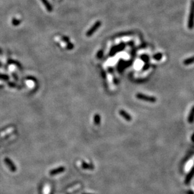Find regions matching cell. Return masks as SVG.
Segmentation results:
<instances>
[{
  "instance_id": "6da1fadb",
  "label": "cell",
  "mask_w": 194,
  "mask_h": 194,
  "mask_svg": "<svg viewBox=\"0 0 194 194\" xmlns=\"http://www.w3.org/2000/svg\"><path fill=\"white\" fill-rule=\"evenodd\" d=\"M188 28L190 30H192L194 28V0H192L191 1L188 20Z\"/></svg>"
},
{
  "instance_id": "7a4b0ae2",
  "label": "cell",
  "mask_w": 194,
  "mask_h": 194,
  "mask_svg": "<svg viewBox=\"0 0 194 194\" xmlns=\"http://www.w3.org/2000/svg\"><path fill=\"white\" fill-rule=\"evenodd\" d=\"M136 98L139 100H143V101H147V102H151V103H155L157 99L154 97L142 94V93H137L136 95Z\"/></svg>"
},
{
  "instance_id": "3957f363",
  "label": "cell",
  "mask_w": 194,
  "mask_h": 194,
  "mask_svg": "<svg viewBox=\"0 0 194 194\" xmlns=\"http://www.w3.org/2000/svg\"><path fill=\"white\" fill-rule=\"evenodd\" d=\"M101 25H102V22H100V21H97V22H96L95 23L94 25H93V26L88 30V32H86V35L87 36V37H90V36L92 35L93 34H94L96 31L98 29L99 27L101 26Z\"/></svg>"
},
{
  "instance_id": "277c9868",
  "label": "cell",
  "mask_w": 194,
  "mask_h": 194,
  "mask_svg": "<svg viewBox=\"0 0 194 194\" xmlns=\"http://www.w3.org/2000/svg\"><path fill=\"white\" fill-rule=\"evenodd\" d=\"M119 114L123 117L125 120H126L127 121H131V120H132V117H131V116L128 113H127L125 111L123 110H120L119 111Z\"/></svg>"
},
{
  "instance_id": "5b68a950",
  "label": "cell",
  "mask_w": 194,
  "mask_h": 194,
  "mask_svg": "<svg viewBox=\"0 0 194 194\" xmlns=\"http://www.w3.org/2000/svg\"><path fill=\"white\" fill-rule=\"evenodd\" d=\"M5 163L6 164V165H8V166L9 167V168L10 169H11V171H15L16 170V168L15 166V165H14V164L13 163V162L11 161L10 159H9V158H6L5 159Z\"/></svg>"
},
{
  "instance_id": "8992f818",
  "label": "cell",
  "mask_w": 194,
  "mask_h": 194,
  "mask_svg": "<svg viewBox=\"0 0 194 194\" xmlns=\"http://www.w3.org/2000/svg\"><path fill=\"white\" fill-rule=\"evenodd\" d=\"M188 122L190 123H192L194 122V105L192 107L189 115H188Z\"/></svg>"
},
{
  "instance_id": "52a82bcc",
  "label": "cell",
  "mask_w": 194,
  "mask_h": 194,
  "mask_svg": "<svg viewBox=\"0 0 194 194\" xmlns=\"http://www.w3.org/2000/svg\"><path fill=\"white\" fill-rule=\"evenodd\" d=\"M41 1L49 12H51V11H53V7H52V6L49 3L47 0H41Z\"/></svg>"
},
{
  "instance_id": "ba28073f",
  "label": "cell",
  "mask_w": 194,
  "mask_h": 194,
  "mask_svg": "<svg viewBox=\"0 0 194 194\" xmlns=\"http://www.w3.org/2000/svg\"><path fill=\"white\" fill-rule=\"evenodd\" d=\"M193 63H194V56L190 57V58L186 59H185L184 61H183V64L186 65V66L192 64Z\"/></svg>"
},
{
  "instance_id": "9c48e42d",
  "label": "cell",
  "mask_w": 194,
  "mask_h": 194,
  "mask_svg": "<svg viewBox=\"0 0 194 194\" xmlns=\"http://www.w3.org/2000/svg\"><path fill=\"white\" fill-rule=\"evenodd\" d=\"M64 170V167H59V168H57V169H54V170H53V171H51V175H55V174H57V173H59V172H61V171H62Z\"/></svg>"
},
{
  "instance_id": "30bf717a",
  "label": "cell",
  "mask_w": 194,
  "mask_h": 194,
  "mask_svg": "<svg viewBox=\"0 0 194 194\" xmlns=\"http://www.w3.org/2000/svg\"><path fill=\"white\" fill-rule=\"evenodd\" d=\"M100 116L98 114H95L94 116V123L95 125H99L100 123Z\"/></svg>"
},
{
  "instance_id": "8fae6325",
  "label": "cell",
  "mask_w": 194,
  "mask_h": 194,
  "mask_svg": "<svg viewBox=\"0 0 194 194\" xmlns=\"http://www.w3.org/2000/svg\"><path fill=\"white\" fill-rule=\"evenodd\" d=\"M162 57V54L161 53H158V54H155L153 55V58L156 60H159Z\"/></svg>"
},
{
  "instance_id": "7c38bea8",
  "label": "cell",
  "mask_w": 194,
  "mask_h": 194,
  "mask_svg": "<svg viewBox=\"0 0 194 194\" xmlns=\"http://www.w3.org/2000/svg\"><path fill=\"white\" fill-rule=\"evenodd\" d=\"M12 23H13V25H16V26H17V25H18L19 24H20V21L18 20H17V19H13V20Z\"/></svg>"
},
{
  "instance_id": "4fadbf2b",
  "label": "cell",
  "mask_w": 194,
  "mask_h": 194,
  "mask_svg": "<svg viewBox=\"0 0 194 194\" xmlns=\"http://www.w3.org/2000/svg\"><path fill=\"white\" fill-rule=\"evenodd\" d=\"M73 47H74V45H73V44H72V43H71V42H69V43L67 44V49H68V50H71L73 49Z\"/></svg>"
},
{
  "instance_id": "5bb4252c",
  "label": "cell",
  "mask_w": 194,
  "mask_h": 194,
  "mask_svg": "<svg viewBox=\"0 0 194 194\" xmlns=\"http://www.w3.org/2000/svg\"><path fill=\"white\" fill-rule=\"evenodd\" d=\"M62 39V40H63L65 42H66V43L68 44V43H69V42H69V38H68V37H66V36H63Z\"/></svg>"
},
{
  "instance_id": "9a60e30c",
  "label": "cell",
  "mask_w": 194,
  "mask_h": 194,
  "mask_svg": "<svg viewBox=\"0 0 194 194\" xmlns=\"http://www.w3.org/2000/svg\"><path fill=\"white\" fill-rule=\"evenodd\" d=\"M102 55H103V51H100V52H98V55H97V56H98L99 58H100L101 57H102Z\"/></svg>"
}]
</instances>
